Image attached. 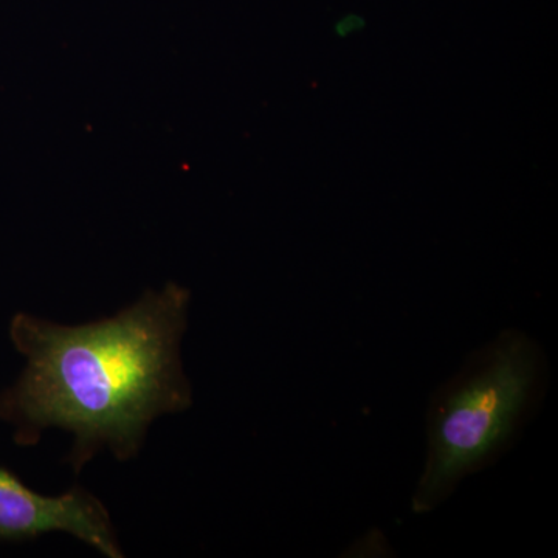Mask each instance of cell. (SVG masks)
I'll list each match as a JSON object with an SVG mask.
<instances>
[{"instance_id": "6da1fadb", "label": "cell", "mask_w": 558, "mask_h": 558, "mask_svg": "<svg viewBox=\"0 0 558 558\" xmlns=\"http://www.w3.org/2000/svg\"><path fill=\"white\" fill-rule=\"evenodd\" d=\"M190 299L170 282L89 325L14 315L11 341L27 365L0 395V418L16 425V442L33 446L46 428L68 429L76 472L102 447L120 461L134 458L154 418L193 403L180 362Z\"/></svg>"}, {"instance_id": "7a4b0ae2", "label": "cell", "mask_w": 558, "mask_h": 558, "mask_svg": "<svg viewBox=\"0 0 558 558\" xmlns=\"http://www.w3.org/2000/svg\"><path fill=\"white\" fill-rule=\"evenodd\" d=\"M548 381V359L523 330H501L470 352L429 399L427 453L411 510L433 512L462 481L505 457L545 398Z\"/></svg>"}, {"instance_id": "3957f363", "label": "cell", "mask_w": 558, "mask_h": 558, "mask_svg": "<svg viewBox=\"0 0 558 558\" xmlns=\"http://www.w3.org/2000/svg\"><path fill=\"white\" fill-rule=\"evenodd\" d=\"M49 532L73 535L105 557H123L108 509L90 492L76 487L46 497L0 468V539L21 542Z\"/></svg>"}, {"instance_id": "277c9868", "label": "cell", "mask_w": 558, "mask_h": 558, "mask_svg": "<svg viewBox=\"0 0 558 558\" xmlns=\"http://www.w3.org/2000/svg\"><path fill=\"white\" fill-rule=\"evenodd\" d=\"M362 27V22L359 21V17H344L337 25L336 31L339 33L341 38H347V36L352 35V33L357 32L359 28Z\"/></svg>"}]
</instances>
